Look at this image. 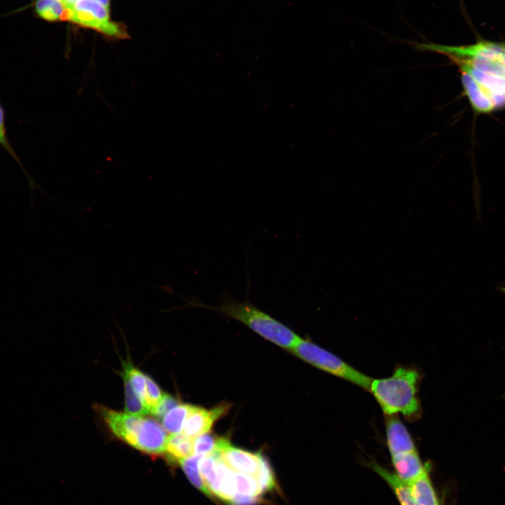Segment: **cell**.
<instances>
[{"label": "cell", "instance_id": "cell-1", "mask_svg": "<svg viewBox=\"0 0 505 505\" xmlns=\"http://www.w3.org/2000/svg\"><path fill=\"white\" fill-rule=\"evenodd\" d=\"M419 381L417 370L398 366L391 376L372 379L368 391L386 416L400 414L408 420H415L421 415L418 397Z\"/></svg>", "mask_w": 505, "mask_h": 505}, {"label": "cell", "instance_id": "cell-2", "mask_svg": "<svg viewBox=\"0 0 505 505\" xmlns=\"http://www.w3.org/2000/svg\"><path fill=\"white\" fill-rule=\"evenodd\" d=\"M187 306L222 313L242 323L263 338L289 350L301 338L286 325L252 305L248 299L237 302L229 295H224L217 305H206L195 300L187 302Z\"/></svg>", "mask_w": 505, "mask_h": 505}, {"label": "cell", "instance_id": "cell-3", "mask_svg": "<svg viewBox=\"0 0 505 505\" xmlns=\"http://www.w3.org/2000/svg\"><path fill=\"white\" fill-rule=\"evenodd\" d=\"M290 351L298 358L321 370L369 391L372 378L310 340L301 337Z\"/></svg>", "mask_w": 505, "mask_h": 505}, {"label": "cell", "instance_id": "cell-4", "mask_svg": "<svg viewBox=\"0 0 505 505\" xmlns=\"http://www.w3.org/2000/svg\"><path fill=\"white\" fill-rule=\"evenodd\" d=\"M415 47L422 51L441 53L446 56L463 59H485L504 60L505 45L488 41H480L468 46H447L433 43L413 42Z\"/></svg>", "mask_w": 505, "mask_h": 505}, {"label": "cell", "instance_id": "cell-5", "mask_svg": "<svg viewBox=\"0 0 505 505\" xmlns=\"http://www.w3.org/2000/svg\"><path fill=\"white\" fill-rule=\"evenodd\" d=\"M61 20L93 29L111 39L129 38L127 29L123 23L100 20L88 12L74 9L72 5H65Z\"/></svg>", "mask_w": 505, "mask_h": 505}, {"label": "cell", "instance_id": "cell-6", "mask_svg": "<svg viewBox=\"0 0 505 505\" xmlns=\"http://www.w3.org/2000/svg\"><path fill=\"white\" fill-rule=\"evenodd\" d=\"M100 411L111 431L117 438L134 447L144 417L117 412L101 406Z\"/></svg>", "mask_w": 505, "mask_h": 505}, {"label": "cell", "instance_id": "cell-7", "mask_svg": "<svg viewBox=\"0 0 505 505\" xmlns=\"http://www.w3.org/2000/svg\"><path fill=\"white\" fill-rule=\"evenodd\" d=\"M229 403H220L210 410L194 406L186 418L182 431L185 436L194 438L208 433L215 422L229 410Z\"/></svg>", "mask_w": 505, "mask_h": 505}, {"label": "cell", "instance_id": "cell-8", "mask_svg": "<svg viewBox=\"0 0 505 505\" xmlns=\"http://www.w3.org/2000/svg\"><path fill=\"white\" fill-rule=\"evenodd\" d=\"M167 439L166 431L157 421L144 417L134 447L151 454L164 453Z\"/></svg>", "mask_w": 505, "mask_h": 505}, {"label": "cell", "instance_id": "cell-9", "mask_svg": "<svg viewBox=\"0 0 505 505\" xmlns=\"http://www.w3.org/2000/svg\"><path fill=\"white\" fill-rule=\"evenodd\" d=\"M218 454L234 471L255 476L259 466V453L254 454L233 447L228 439L222 438Z\"/></svg>", "mask_w": 505, "mask_h": 505}, {"label": "cell", "instance_id": "cell-10", "mask_svg": "<svg viewBox=\"0 0 505 505\" xmlns=\"http://www.w3.org/2000/svg\"><path fill=\"white\" fill-rule=\"evenodd\" d=\"M386 417V438L391 456L416 450L412 436L398 417Z\"/></svg>", "mask_w": 505, "mask_h": 505}, {"label": "cell", "instance_id": "cell-11", "mask_svg": "<svg viewBox=\"0 0 505 505\" xmlns=\"http://www.w3.org/2000/svg\"><path fill=\"white\" fill-rule=\"evenodd\" d=\"M396 476L406 484L412 481L428 468L423 464L416 450L391 456Z\"/></svg>", "mask_w": 505, "mask_h": 505}, {"label": "cell", "instance_id": "cell-12", "mask_svg": "<svg viewBox=\"0 0 505 505\" xmlns=\"http://www.w3.org/2000/svg\"><path fill=\"white\" fill-rule=\"evenodd\" d=\"M215 454L216 456L217 479L210 491L220 499L231 502L236 494L235 471L222 459L219 454Z\"/></svg>", "mask_w": 505, "mask_h": 505}, {"label": "cell", "instance_id": "cell-13", "mask_svg": "<svg viewBox=\"0 0 505 505\" xmlns=\"http://www.w3.org/2000/svg\"><path fill=\"white\" fill-rule=\"evenodd\" d=\"M449 58L458 65L461 72L469 74L485 90L487 95L505 93V77L480 72L458 58Z\"/></svg>", "mask_w": 505, "mask_h": 505}, {"label": "cell", "instance_id": "cell-14", "mask_svg": "<svg viewBox=\"0 0 505 505\" xmlns=\"http://www.w3.org/2000/svg\"><path fill=\"white\" fill-rule=\"evenodd\" d=\"M461 80L465 93L476 112L486 113L494 108L485 90L469 74L462 72Z\"/></svg>", "mask_w": 505, "mask_h": 505}, {"label": "cell", "instance_id": "cell-15", "mask_svg": "<svg viewBox=\"0 0 505 505\" xmlns=\"http://www.w3.org/2000/svg\"><path fill=\"white\" fill-rule=\"evenodd\" d=\"M407 485L417 505H439L429 478L428 468L421 476Z\"/></svg>", "mask_w": 505, "mask_h": 505}, {"label": "cell", "instance_id": "cell-16", "mask_svg": "<svg viewBox=\"0 0 505 505\" xmlns=\"http://www.w3.org/2000/svg\"><path fill=\"white\" fill-rule=\"evenodd\" d=\"M165 452L173 463H179L194 454V439L182 433H170L168 436Z\"/></svg>", "mask_w": 505, "mask_h": 505}, {"label": "cell", "instance_id": "cell-17", "mask_svg": "<svg viewBox=\"0 0 505 505\" xmlns=\"http://www.w3.org/2000/svg\"><path fill=\"white\" fill-rule=\"evenodd\" d=\"M369 466L390 485L401 505H417L411 495L408 485L396 473L390 472L375 462H370Z\"/></svg>", "mask_w": 505, "mask_h": 505}, {"label": "cell", "instance_id": "cell-18", "mask_svg": "<svg viewBox=\"0 0 505 505\" xmlns=\"http://www.w3.org/2000/svg\"><path fill=\"white\" fill-rule=\"evenodd\" d=\"M194 406L190 404L179 403L170 410L161 420L164 429L170 433H180L186 418Z\"/></svg>", "mask_w": 505, "mask_h": 505}, {"label": "cell", "instance_id": "cell-19", "mask_svg": "<svg viewBox=\"0 0 505 505\" xmlns=\"http://www.w3.org/2000/svg\"><path fill=\"white\" fill-rule=\"evenodd\" d=\"M202 455L193 454L180 462L182 468L191 483L208 497L212 492L204 483L198 468V463Z\"/></svg>", "mask_w": 505, "mask_h": 505}, {"label": "cell", "instance_id": "cell-20", "mask_svg": "<svg viewBox=\"0 0 505 505\" xmlns=\"http://www.w3.org/2000/svg\"><path fill=\"white\" fill-rule=\"evenodd\" d=\"M64 9L62 0H36L34 4V11L38 16L48 22L61 20Z\"/></svg>", "mask_w": 505, "mask_h": 505}, {"label": "cell", "instance_id": "cell-21", "mask_svg": "<svg viewBox=\"0 0 505 505\" xmlns=\"http://www.w3.org/2000/svg\"><path fill=\"white\" fill-rule=\"evenodd\" d=\"M0 145L13 157V159L18 163L22 171L24 172L29 184L31 191L32 192L36 188H39L34 180L30 177L29 173L27 172L25 166L20 160L15 150L13 149L6 133V116L5 111L3 105L0 102Z\"/></svg>", "mask_w": 505, "mask_h": 505}, {"label": "cell", "instance_id": "cell-22", "mask_svg": "<svg viewBox=\"0 0 505 505\" xmlns=\"http://www.w3.org/2000/svg\"><path fill=\"white\" fill-rule=\"evenodd\" d=\"M123 379L124 381L126 412L141 416L149 414L148 408L135 393L129 380L123 376Z\"/></svg>", "mask_w": 505, "mask_h": 505}, {"label": "cell", "instance_id": "cell-23", "mask_svg": "<svg viewBox=\"0 0 505 505\" xmlns=\"http://www.w3.org/2000/svg\"><path fill=\"white\" fill-rule=\"evenodd\" d=\"M123 376L129 380L133 389L144 404L146 375L128 361L124 363Z\"/></svg>", "mask_w": 505, "mask_h": 505}, {"label": "cell", "instance_id": "cell-24", "mask_svg": "<svg viewBox=\"0 0 505 505\" xmlns=\"http://www.w3.org/2000/svg\"><path fill=\"white\" fill-rule=\"evenodd\" d=\"M234 478L236 494L252 497L262 494L255 476L235 471Z\"/></svg>", "mask_w": 505, "mask_h": 505}, {"label": "cell", "instance_id": "cell-25", "mask_svg": "<svg viewBox=\"0 0 505 505\" xmlns=\"http://www.w3.org/2000/svg\"><path fill=\"white\" fill-rule=\"evenodd\" d=\"M255 478L262 493L275 487L276 482L273 471L268 461L260 453H259V466Z\"/></svg>", "mask_w": 505, "mask_h": 505}, {"label": "cell", "instance_id": "cell-26", "mask_svg": "<svg viewBox=\"0 0 505 505\" xmlns=\"http://www.w3.org/2000/svg\"><path fill=\"white\" fill-rule=\"evenodd\" d=\"M458 59L484 73L505 77V63L502 61L485 59Z\"/></svg>", "mask_w": 505, "mask_h": 505}, {"label": "cell", "instance_id": "cell-27", "mask_svg": "<svg viewBox=\"0 0 505 505\" xmlns=\"http://www.w3.org/2000/svg\"><path fill=\"white\" fill-rule=\"evenodd\" d=\"M198 468L204 483L211 490L217 479L215 454H210L203 456L199 461Z\"/></svg>", "mask_w": 505, "mask_h": 505}, {"label": "cell", "instance_id": "cell-28", "mask_svg": "<svg viewBox=\"0 0 505 505\" xmlns=\"http://www.w3.org/2000/svg\"><path fill=\"white\" fill-rule=\"evenodd\" d=\"M72 6L74 9L88 12L100 20H110L109 10L97 0H76Z\"/></svg>", "mask_w": 505, "mask_h": 505}, {"label": "cell", "instance_id": "cell-29", "mask_svg": "<svg viewBox=\"0 0 505 505\" xmlns=\"http://www.w3.org/2000/svg\"><path fill=\"white\" fill-rule=\"evenodd\" d=\"M219 438L208 433L200 435L194 439V450L195 454L207 455L215 452Z\"/></svg>", "mask_w": 505, "mask_h": 505}, {"label": "cell", "instance_id": "cell-30", "mask_svg": "<svg viewBox=\"0 0 505 505\" xmlns=\"http://www.w3.org/2000/svg\"><path fill=\"white\" fill-rule=\"evenodd\" d=\"M163 393H162L159 386L156 382L146 375V389H145V400L144 404L149 410V414L152 410L159 404Z\"/></svg>", "mask_w": 505, "mask_h": 505}, {"label": "cell", "instance_id": "cell-31", "mask_svg": "<svg viewBox=\"0 0 505 505\" xmlns=\"http://www.w3.org/2000/svg\"><path fill=\"white\" fill-rule=\"evenodd\" d=\"M177 400L168 393H163L159 404L152 410L151 413L156 418L162 420L165 415L173 408L178 405Z\"/></svg>", "mask_w": 505, "mask_h": 505}, {"label": "cell", "instance_id": "cell-32", "mask_svg": "<svg viewBox=\"0 0 505 505\" xmlns=\"http://www.w3.org/2000/svg\"><path fill=\"white\" fill-rule=\"evenodd\" d=\"M258 502L257 497L236 494L231 503L234 505H255Z\"/></svg>", "mask_w": 505, "mask_h": 505}, {"label": "cell", "instance_id": "cell-33", "mask_svg": "<svg viewBox=\"0 0 505 505\" xmlns=\"http://www.w3.org/2000/svg\"><path fill=\"white\" fill-rule=\"evenodd\" d=\"M108 10H109V0H97Z\"/></svg>", "mask_w": 505, "mask_h": 505}, {"label": "cell", "instance_id": "cell-34", "mask_svg": "<svg viewBox=\"0 0 505 505\" xmlns=\"http://www.w3.org/2000/svg\"><path fill=\"white\" fill-rule=\"evenodd\" d=\"M65 5H72L73 4L76 0H62Z\"/></svg>", "mask_w": 505, "mask_h": 505}, {"label": "cell", "instance_id": "cell-35", "mask_svg": "<svg viewBox=\"0 0 505 505\" xmlns=\"http://www.w3.org/2000/svg\"><path fill=\"white\" fill-rule=\"evenodd\" d=\"M499 290L501 293L505 294V285H504V286H500V287L499 288Z\"/></svg>", "mask_w": 505, "mask_h": 505}, {"label": "cell", "instance_id": "cell-36", "mask_svg": "<svg viewBox=\"0 0 505 505\" xmlns=\"http://www.w3.org/2000/svg\"><path fill=\"white\" fill-rule=\"evenodd\" d=\"M503 62H504L505 63V56H504V60H503Z\"/></svg>", "mask_w": 505, "mask_h": 505}]
</instances>
